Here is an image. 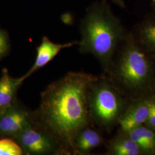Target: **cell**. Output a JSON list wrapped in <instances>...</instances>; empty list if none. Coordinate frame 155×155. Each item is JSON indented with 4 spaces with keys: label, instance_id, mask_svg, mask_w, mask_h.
Instances as JSON below:
<instances>
[{
    "label": "cell",
    "instance_id": "8992f818",
    "mask_svg": "<svg viewBox=\"0 0 155 155\" xmlns=\"http://www.w3.org/2000/svg\"><path fill=\"white\" fill-rule=\"evenodd\" d=\"M33 124V111L16 101L0 113V136L14 139Z\"/></svg>",
    "mask_w": 155,
    "mask_h": 155
},
{
    "label": "cell",
    "instance_id": "7a4b0ae2",
    "mask_svg": "<svg viewBox=\"0 0 155 155\" xmlns=\"http://www.w3.org/2000/svg\"><path fill=\"white\" fill-rule=\"evenodd\" d=\"M80 29L79 51L93 55L108 71L117 46L127 35L120 20L107 2H95L87 9Z\"/></svg>",
    "mask_w": 155,
    "mask_h": 155
},
{
    "label": "cell",
    "instance_id": "52a82bcc",
    "mask_svg": "<svg viewBox=\"0 0 155 155\" xmlns=\"http://www.w3.org/2000/svg\"><path fill=\"white\" fill-rule=\"evenodd\" d=\"M78 45V41H75L65 44L55 43L47 36H43L41 43L36 48V56L32 66L26 72L22 78L24 81L32 75L33 73L45 66L51 61L63 48L71 47Z\"/></svg>",
    "mask_w": 155,
    "mask_h": 155
},
{
    "label": "cell",
    "instance_id": "6da1fadb",
    "mask_svg": "<svg viewBox=\"0 0 155 155\" xmlns=\"http://www.w3.org/2000/svg\"><path fill=\"white\" fill-rule=\"evenodd\" d=\"M96 78L84 72L67 73L41 93L39 107L33 111L35 125L53 136L67 155H74L73 140L89 125L88 93Z\"/></svg>",
    "mask_w": 155,
    "mask_h": 155
},
{
    "label": "cell",
    "instance_id": "3957f363",
    "mask_svg": "<svg viewBox=\"0 0 155 155\" xmlns=\"http://www.w3.org/2000/svg\"><path fill=\"white\" fill-rule=\"evenodd\" d=\"M124 41L117 69L118 76L127 87L141 89L150 77L148 52L136 40L132 34L127 35Z\"/></svg>",
    "mask_w": 155,
    "mask_h": 155
},
{
    "label": "cell",
    "instance_id": "277c9868",
    "mask_svg": "<svg viewBox=\"0 0 155 155\" xmlns=\"http://www.w3.org/2000/svg\"><path fill=\"white\" fill-rule=\"evenodd\" d=\"M88 107L90 120L108 128L118 119L122 102L109 82L97 78L89 89Z\"/></svg>",
    "mask_w": 155,
    "mask_h": 155
},
{
    "label": "cell",
    "instance_id": "8fae6325",
    "mask_svg": "<svg viewBox=\"0 0 155 155\" xmlns=\"http://www.w3.org/2000/svg\"><path fill=\"white\" fill-rule=\"evenodd\" d=\"M102 142V137L97 131L87 127L76 134L72 142L74 155L84 154L97 148Z\"/></svg>",
    "mask_w": 155,
    "mask_h": 155
},
{
    "label": "cell",
    "instance_id": "d6986e66",
    "mask_svg": "<svg viewBox=\"0 0 155 155\" xmlns=\"http://www.w3.org/2000/svg\"><path fill=\"white\" fill-rule=\"evenodd\" d=\"M0 113H1V112H0Z\"/></svg>",
    "mask_w": 155,
    "mask_h": 155
},
{
    "label": "cell",
    "instance_id": "9c48e42d",
    "mask_svg": "<svg viewBox=\"0 0 155 155\" xmlns=\"http://www.w3.org/2000/svg\"><path fill=\"white\" fill-rule=\"evenodd\" d=\"M150 112V101H142L130 106L118 119L124 132H128L146 122Z\"/></svg>",
    "mask_w": 155,
    "mask_h": 155
},
{
    "label": "cell",
    "instance_id": "4fadbf2b",
    "mask_svg": "<svg viewBox=\"0 0 155 155\" xmlns=\"http://www.w3.org/2000/svg\"><path fill=\"white\" fill-rule=\"evenodd\" d=\"M140 150L138 145L129 137L116 139L110 147L111 153L116 155H137Z\"/></svg>",
    "mask_w": 155,
    "mask_h": 155
},
{
    "label": "cell",
    "instance_id": "2e32d148",
    "mask_svg": "<svg viewBox=\"0 0 155 155\" xmlns=\"http://www.w3.org/2000/svg\"><path fill=\"white\" fill-rule=\"evenodd\" d=\"M147 125L150 127L155 128V102L150 101V112L146 121Z\"/></svg>",
    "mask_w": 155,
    "mask_h": 155
},
{
    "label": "cell",
    "instance_id": "7c38bea8",
    "mask_svg": "<svg viewBox=\"0 0 155 155\" xmlns=\"http://www.w3.org/2000/svg\"><path fill=\"white\" fill-rule=\"evenodd\" d=\"M129 137L144 150H153L155 148V133L149 128L141 125L128 132Z\"/></svg>",
    "mask_w": 155,
    "mask_h": 155
},
{
    "label": "cell",
    "instance_id": "9a60e30c",
    "mask_svg": "<svg viewBox=\"0 0 155 155\" xmlns=\"http://www.w3.org/2000/svg\"><path fill=\"white\" fill-rule=\"evenodd\" d=\"M10 42L8 33L0 29V59L6 55L10 50Z\"/></svg>",
    "mask_w": 155,
    "mask_h": 155
},
{
    "label": "cell",
    "instance_id": "e0dca14e",
    "mask_svg": "<svg viewBox=\"0 0 155 155\" xmlns=\"http://www.w3.org/2000/svg\"><path fill=\"white\" fill-rule=\"evenodd\" d=\"M103 1L107 2V0H102ZM113 3L116 4L117 5L121 8L122 9H125L126 8V4L124 2V0H110Z\"/></svg>",
    "mask_w": 155,
    "mask_h": 155
},
{
    "label": "cell",
    "instance_id": "ac0fdd59",
    "mask_svg": "<svg viewBox=\"0 0 155 155\" xmlns=\"http://www.w3.org/2000/svg\"><path fill=\"white\" fill-rule=\"evenodd\" d=\"M150 3H151V5L153 8V10L155 11V0H150Z\"/></svg>",
    "mask_w": 155,
    "mask_h": 155
},
{
    "label": "cell",
    "instance_id": "30bf717a",
    "mask_svg": "<svg viewBox=\"0 0 155 155\" xmlns=\"http://www.w3.org/2000/svg\"><path fill=\"white\" fill-rule=\"evenodd\" d=\"M22 77H12L7 68H4L0 77V112L16 101L17 91L24 82Z\"/></svg>",
    "mask_w": 155,
    "mask_h": 155
},
{
    "label": "cell",
    "instance_id": "5b68a950",
    "mask_svg": "<svg viewBox=\"0 0 155 155\" xmlns=\"http://www.w3.org/2000/svg\"><path fill=\"white\" fill-rule=\"evenodd\" d=\"M13 139L21 148L24 155H67L53 136L35 124L25 129Z\"/></svg>",
    "mask_w": 155,
    "mask_h": 155
},
{
    "label": "cell",
    "instance_id": "ba28073f",
    "mask_svg": "<svg viewBox=\"0 0 155 155\" xmlns=\"http://www.w3.org/2000/svg\"><path fill=\"white\" fill-rule=\"evenodd\" d=\"M132 34L148 52L155 54V11L147 14Z\"/></svg>",
    "mask_w": 155,
    "mask_h": 155
},
{
    "label": "cell",
    "instance_id": "5bb4252c",
    "mask_svg": "<svg viewBox=\"0 0 155 155\" xmlns=\"http://www.w3.org/2000/svg\"><path fill=\"white\" fill-rule=\"evenodd\" d=\"M23 151L16 141L12 138L0 140V155H22Z\"/></svg>",
    "mask_w": 155,
    "mask_h": 155
}]
</instances>
